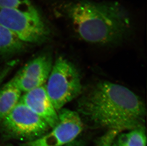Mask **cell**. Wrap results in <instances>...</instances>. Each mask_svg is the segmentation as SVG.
<instances>
[{
	"label": "cell",
	"instance_id": "obj_1",
	"mask_svg": "<svg viewBox=\"0 0 147 146\" xmlns=\"http://www.w3.org/2000/svg\"><path fill=\"white\" fill-rule=\"evenodd\" d=\"M77 108L82 121L94 128L121 133L144 127L143 101L129 88L111 82L96 83L80 97Z\"/></svg>",
	"mask_w": 147,
	"mask_h": 146
},
{
	"label": "cell",
	"instance_id": "obj_2",
	"mask_svg": "<svg viewBox=\"0 0 147 146\" xmlns=\"http://www.w3.org/2000/svg\"><path fill=\"white\" fill-rule=\"evenodd\" d=\"M55 10L80 39L90 44L117 45L127 40L133 31L131 15L116 2L63 1Z\"/></svg>",
	"mask_w": 147,
	"mask_h": 146
},
{
	"label": "cell",
	"instance_id": "obj_3",
	"mask_svg": "<svg viewBox=\"0 0 147 146\" xmlns=\"http://www.w3.org/2000/svg\"><path fill=\"white\" fill-rule=\"evenodd\" d=\"M0 24L26 44L43 43L51 35L47 24L34 6L25 10L0 8Z\"/></svg>",
	"mask_w": 147,
	"mask_h": 146
},
{
	"label": "cell",
	"instance_id": "obj_4",
	"mask_svg": "<svg viewBox=\"0 0 147 146\" xmlns=\"http://www.w3.org/2000/svg\"><path fill=\"white\" fill-rule=\"evenodd\" d=\"M47 81L46 91L57 112L82 92L81 76L78 69L63 57H59L53 64Z\"/></svg>",
	"mask_w": 147,
	"mask_h": 146
},
{
	"label": "cell",
	"instance_id": "obj_5",
	"mask_svg": "<svg viewBox=\"0 0 147 146\" xmlns=\"http://www.w3.org/2000/svg\"><path fill=\"white\" fill-rule=\"evenodd\" d=\"M50 129L48 124L43 119L21 100L0 121V130L4 136L24 142L40 138Z\"/></svg>",
	"mask_w": 147,
	"mask_h": 146
},
{
	"label": "cell",
	"instance_id": "obj_6",
	"mask_svg": "<svg viewBox=\"0 0 147 146\" xmlns=\"http://www.w3.org/2000/svg\"><path fill=\"white\" fill-rule=\"evenodd\" d=\"M58 123L45 135L21 146H65L77 139L82 131L83 122L76 111L63 108L58 112Z\"/></svg>",
	"mask_w": 147,
	"mask_h": 146
},
{
	"label": "cell",
	"instance_id": "obj_7",
	"mask_svg": "<svg viewBox=\"0 0 147 146\" xmlns=\"http://www.w3.org/2000/svg\"><path fill=\"white\" fill-rule=\"evenodd\" d=\"M51 56L45 53L25 64L13 79L22 92L44 86L53 67Z\"/></svg>",
	"mask_w": 147,
	"mask_h": 146
},
{
	"label": "cell",
	"instance_id": "obj_8",
	"mask_svg": "<svg viewBox=\"0 0 147 146\" xmlns=\"http://www.w3.org/2000/svg\"><path fill=\"white\" fill-rule=\"evenodd\" d=\"M21 101L46 122L51 129L58 123V113L46 91L45 84L24 92Z\"/></svg>",
	"mask_w": 147,
	"mask_h": 146
},
{
	"label": "cell",
	"instance_id": "obj_9",
	"mask_svg": "<svg viewBox=\"0 0 147 146\" xmlns=\"http://www.w3.org/2000/svg\"><path fill=\"white\" fill-rule=\"evenodd\" d=\"M2 85L0 87V121L19 102L22 93L13 79Z\"/></svg>",
	"mask_w": 147,
	"mask_h": 146
},
{
	"label": "cell",
	"instance_id": "obj_10",
	"mask_svg": "<svg viewBox=\"0 0 147 146\" xmlns=\"http://www.w3.org/2000/svg\"><path fill=\"white\" fill-rule=\"evenodd\" d=\"M26 46L11 31L0 24V55L16 54L23 51Z\"/></svg>",
	"mask_w": 147,
	"mask_h": 146
},
{
	"label": "cell",
	"instance_id": "obj_11",
	"mask_svg": "<svg viewBox=\"0 0 147 146\" xmlns=\"http://www.w3.org/2000/svg\"><path fill=\"white\" fill-rule=\"evenodd\" d=\"M147 137L144 127L118 134L112 146H146Z\"/></svg>",
	"mask_w": 147,
	"mask_h": 146
},
{
	"label": "cell",
	"instance_id": "obj_12",
	"mask_svg": "<svg viewBox=\"0 0 147 146\" xmlns=\"http://www.w3.org/2000/svg\"><path fill=\"white\" fill-rule=\"evenodd\" d=\"M33 6L30 0H0V8H14L25 10Z\"/></svg>",
	"mask_w": 147,
	"mask_h": 146
},
{
	"label": "cell",
	"instance_id": "obj_13",
	"mask_svg": "<svg viewBox=\"0 0 147 146\" xmlns=\"http://www.w3.org/2000/svg\"><path fill=\"white\" fill-rule=\"evenodd\" d=\"M119 132L114 130H108L96 141L95 146H112L115 138Z\"/></svg>",
	"mask_w": 147,
	"mask_h": 146
},
{
	"label": "cell",
	"instance_id": "obj_14",
	"mask_svg": "<svg viewBox=\"0 0 147 146\" xmlns=\"http://www.w3.org/2000/svg\"><path fill=\"white\" fill-rule=\"evenodd\" d=\"M16 61L13 60L8 62L4 66L0 68V87L7 76L13 70L16 65Z\"/></svg>",
	"mask_w": 147,
	"mask_h": 146
},
{
	"label": "cell",
	"instance_id": "obj_15",
	"mask_svg": "<svg viewBox=\"0 0 147 146\" xmlns=\"http://www.w3.org/2000/svg\"><path fill=\"white\" fill-rule=\"evenodd\" d=\"M65 146H84V142L81 139H76Z\"/></svg>",
	"mask_w": 147,
	"mask_h": 146
},
{
	"label": "cell",
	"instance_id": "obj_16",
	"mask_svg": "<svg viewBox=\"0 0 147 146\" xmlns=\"http://www.w3.org/2000/svg\"><path fill=\"white\" fill-rule=\"evenodd\" d=\"M13 146V145H5V146Z\"/></svg>",
	"mask_w": 147,
	"mask_h": 146
}]
</instances>
